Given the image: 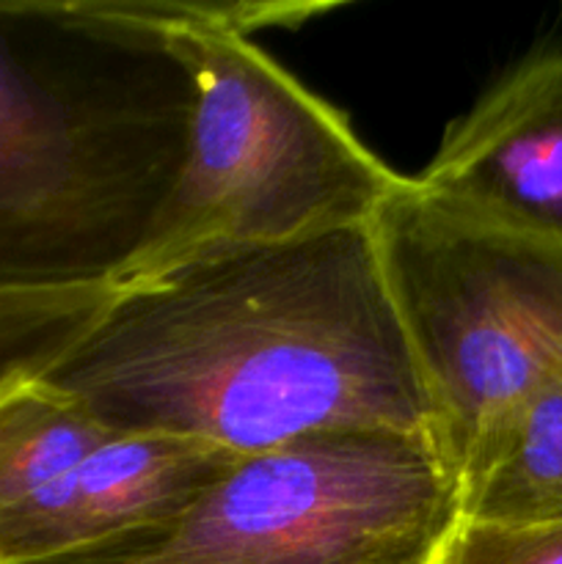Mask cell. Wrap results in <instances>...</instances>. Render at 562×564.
<instances>
[{
    "mask_svg": "<svg viewBox=\"0 0 562 564\" xmlns=\"http://www.w3.org/2000/svg\"><path fill=\"white\" fill-rule=\"evenodd\" d=\"M42 383L114 435L231 455L435 424L372 224L202 253L119 286Z\"/></svg>",
    "mask_w": 562,
    "mask_h": 564,
    "instance_id": "1",
    "label": "cell"
},
{
    "mask_svg": "<svg viewBox=\"0 0 562 564\" xmlns=\"http://www.w3.org/2000/svg\"><path fill=\"white\" fill-rule=\"evenodd\" d=\"M196 88L97 0H0V292L116 284L185 158Z\"/></svg>",
    "mask_w": 562,
    "mask_h": 564,
    "instance_id": "2",
    "label": "cell"
},
{
    "mask_svg": "<svg viewBox=\"0 0 562 564\" xmlns=\"http://www.w3.org/2000/svg\"><path fill=\"white\" fill-rule=\"evenodd\" d=\"M193 77L185 158L116 286L193 257L372 224L406 176L251 39L169 33Z\"/></svg>",
    "mask_w": 562,
    "mask_h": 564,
    "instance_id": "3",
    "label": "cell"
},
{
    "mask_svg": "<svg viewBox=\"0 0 562 564\" xmlns=\"http://www.w3.org/2000/svg\"><path fill=\"white\" fill-rule=\"evenodd\" d=\"M372 231L463 496L529 400L562 380V242L488 224L413 176Z\"/></svg>",
    "mask_w": 562,
    "mask_h": 564,
    "instance_id": "4",
    "label": "cell"
},
{
    "mask_svg": "<svg viewBox=\"0 0 562 564\" xmlns=\"http://www.w3.org/2000/svg\"><path fill=\"white\" fill-rule=\"evenodd\" d=\"M457 521L433 433L320 430L240 455L165 521L39 564H433Z\"/></svg>",
    "mask_w": 562,
    "mask_h": 564,
    "instance_id": "5",
    "label": "cell"
},
{
    "mask_svg": "<svg viewBox=\"0 0 562 564\" xmlns=\"http://www.w3.org/2000/svg\"><path fill=\"white\" fill-rule=\"evenodd\" d=\"M413 180L488 224L562 242V39L452 121Z\"/></svg>",
    "mask_w": 562,
    "mask_h": 564,
    "instance_id": "6",
    "label": "cell"
},
{
    "mask_svg": "<svg viewBox=\"0 0 562 564\" xmlns=\"http://www.w3.org/2000/svg\"><path fill=\"white\" fill-rule=\"evenodd\" d=\"M240 455L160 435H110L0 516V564H39L185 510Z\"/></svg>",
    "mask_w": 562,
    "mask_h": 564,
    "instance_id": "7",
    "label": "cell"
},
{
    "mask_svg": "<svg viewBox=\"0 0 562 564\" xmlns=\"http://www.w3.org/2000/svg\"><path fill=\"white\" fill-rule=\"evenodd\" d=\"M461 521H562V380L529 400L483 477L463 490Z\"/></svg>",
    "mask_w": 562,
    "mask_h": 564,
    "instance_id": "8",
    "label": "cell"
},
{
    "mask_svg": "<svg viewBox=\"0 0 562 564\" xmlns=\"http://www.w3.org/2000/svg\"><path fill=\"white\" fill-rule=\"evenodd\" d=\"M114 433L42 380L0 397V516L14 510Z\"/></svg>",
    "mask_w": 562,
    "mask_h": 564,
    "instance_id": "9",
    "label": "cell"
},
{
    "mask_svg": "<svg viewBox=\"0 0 562 564\" xmlns=\"http://www.w3.org/2000/svg\"><path fill=\"white\" fill-rule=\"evenodd\" d=\"M116 284L0 292V397L42 380L114 301Z\"/></svg>",
    "mask_w": 562,
    "mask_h": 564,
    "instance_id": "10",
    "label": "cell"
},
{
    "mask_svg": "<svg viewBox=\"0 0 562 564\" xmlns=\"http://www.w3.org/2000/svg\"><path fill=\"white\" fill-rule=\"evenodd\" d=\"M114 20L141 31L169 33H231L251 39L268 28H298L334 6L312 0H97Z\"/></svg>",
    "mask_w": 562,
    "mask_h": 564,
    "instance_id": "11",
    "label": "cell"
},
{
    "mask_svg": "<svg viewBox=\"0 0 562 564\" xmlns=\"http://www.w3.org/2000/svg\"><path fill=\"white\" fill-rule=\"evenodd\" d=\"M433 564H562V521L527 527L457 521Z\"/></svg>",
    "mask_w": 562,
    "mask_h": 564,
    "instance_id": "12",
    "label": "cell"
}]
</instances>
